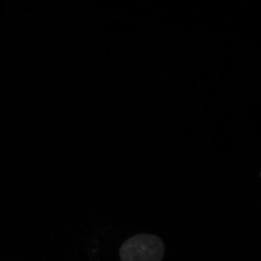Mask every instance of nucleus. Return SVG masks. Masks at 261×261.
<instances>
[{
  "label": "nucleus",
  "instance_id": "1",
  "mask_svg": "<svg viewBox=\"0 0 261 261\" xmlns=\"http://www.w3.org/2000/svg\"><path fill=\"white\" fill-rule=\"evenodd\" d=\"M165 253V244L161 238L149 233L129 238L119 250L121 261H162Z\"/></svg>",
  "mask_w": 261,
  "mask_h": 261
}]
</instances>
